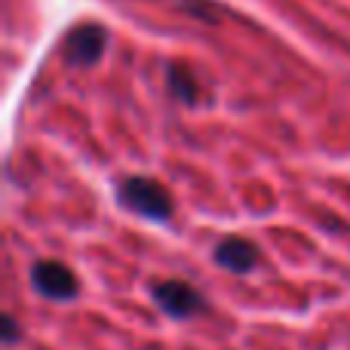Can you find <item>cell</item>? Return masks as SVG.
<instances>
[{"label":"cell","mask_w":350,"mask_h":350,"mask_svg":"<svg viewBox=\"0 0 350 350\" xmlns=\"http://www.w3.org/2000/svg\"><path fill=\"white\" fill-rule=\"evenodd\" d=\"M117 200L129 212L148 218V221H170L172 218V197L160 181L145 178V175H129L117 187Z\"/></svg>","instance_id":"1"},{"label":"cell","mask_w":350,"mask_h":350,"mask_svg":"<svg viewBox=\"0 0 350 350\" xmlns=\"http://www.w3.org/2000/svg\"><path fill=\"white\" fill-rule=\"evenodd\" d=\"M31 286L37 295L49 301H74L80 292V283L62 261H37L31 267Z\"/></svg>","instance_id":"2"},{"label":"cell","mask_w":350,"mask_h":350,"mask_svg":"<svg viewBox=\"0 0 350 350\" xmlns=\"http://www.w3.org/2000/svg\"><path fill=\"white\" fill-rule=\"evenodd\" d=\"M151 298L166 317L172 320H191L203 310V295L193 286L181 283V280H166L151 289Z\"/></svg>","instance_id":"3"},{"label":"cell","mask_w":350,"mask_h":350,"mask_svg":"<svg viewBox=\"0 0 350 350\" xmlns=\"http://www.w3.org/2000/svg\"><path fill=\"white\" fill-rule=\"evenodd\" d=\"M105 46H108V31L96 22L77 25V28L65 37V55L74 68L96 65V62L105 55Z\"/></svg>","instance_id":"4"},{"label":"cell","mask_w":350,"mask_h":350,"mask_svg":"<svg viewBox=\"0 0 350 350\" xmlns=\"http://www.w3.org/2000/svg\"><path fill=\"white\" fill-rule=\"evenodd\" d=\"M215 265L230 273H249L258 265V246L246 237H224L215 246Z\"/></svg>","instance_id":"5"},{"label":"cell","mask_w":350,"mask_h":350,"mask_svg":"<svg viewBox=\"0 0 350 350\" xmlns=\"http://www.w3.org/2000/svg\"><path fill=\"white\" fill-rule=\"evenodd\" d=\"M170 92L181 105H197V98H200L197 77H193L191 71H185L181 65H172L170 68Z\"/></svg>","instance_id":"6"},{"label":"cell","mask_w":350,"mask_h":350,"mask_svg":"<svg viewBox=\"0 0 350 350\" xmlns=\"http://www.w3.org/2000/svg\"><path fill=\"white\" fill-rule=\"evenodd\" d=\"M0 326H3V341H6V345H16V341H18V323L6 314L3 320H0Z\"/></svg>","instance_id":"7"}]
</instances>
